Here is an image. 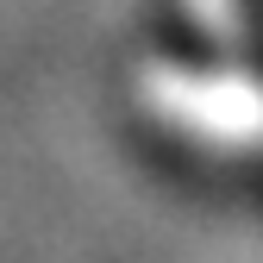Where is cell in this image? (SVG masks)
Segmentation results:
<instances>
[{
	"label": "cell",
	"instance_id": "6da1fadb",
	"mask_svg": "<svg viewBox=\"0 0 263 263\" xmlns=\"http://www.w3.org/2000/svg\"><path fill=\"white\" fill-rule=\"evenodd\" d=\"M157 101L170 107L182 125L207 132V138H257L263 132V88L238 69H163Z\"/></svg>",
	"mask_w": 263,
	"mask_h": 263
},
{
	"label": "cell",
	"instance_id": "7a4b0ae2",
	"mask_svg": "<svg viewBox=\"0 0 263 263\" xmlns=\"http://www.w3.org/2000/svg\"><path fill=\"white\" fill-rule=\"evenodd\" d=\"M188 7L238 63H251L263 50V0H188Z\"/></svg>",
	"mask_w": 263,
	"mask_h": 263
}]
</instances>
